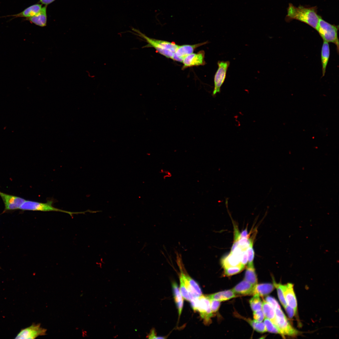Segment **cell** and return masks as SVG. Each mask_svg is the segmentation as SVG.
<instances>
[{
	"mask_svg": "<svg viewBox=\"0 0 339 339\" xmlns=\"http://www.w3.org/2000/svg\"><path fill=\"white\" fill-rule=\"evenodd\" d=\"M0 196L5 205V211L19 209L25 201L20 197L8 194L0 191Z\"/></svg>",
	"mask_w": 339,
	"mask_h": 339,
	"instance_id": "obj_9",
	"label": "cell"
},
{
	"mask_svg": "<svg viewBox=\"0 0 339 339\" xmlns=\"http://www.w3.org/2000/svg\"><path fill=\"white\" fill-rule=\"evenodd\" d=\"M249 303L253 312L262 309V302L260 296L254 295L253 297L250 300Z\"/></svg>",
	"mask_w": 339,
	"mask_h": 339,
	"instance_id": "obj_24",
	"label": "cell"
},
{
	"mask_svg": "<svg viewBox=\"0 0 339 339\" xmlns=\"http://www.w3.org/2000/svg\"><path fill=\"white\" fill-rule=\"evenodd\" d=\"M207 43L206 42L193 45H178L172 59L175 61L182 62L184 57L192 53L196 48Z\"/></svg>",
	"mask_w": 339,
	"mask_h": 339,
	"instance_id": "obj_11",
	"label": "cell"
},
{
	"mask_svg": "<svg viewBox=\"0 0 339 339\" xmlns=\"http://www.w3.org/2000/svg\"><path fill=\"white\" fill-rule=\"evenodd\" d=\"M244 280L254 285L257 284V278L254 267L247 266Z\"/></svg>",
	"mask_w": 339,
	"mask_h": 339,
	"instance_id": "obj_22",
	"label": "cell"
},
{
	"mask_svg": "<svg viewBox=\"0 0 339 339\" xmlns=\"http://www.w3.org/2000/svg\"><path fill=\"white\" fill-rule=\"evenodd\" d=\"M254 286L244 279L236 285L232 290L236 295H252Z\"/></svg>",
	"mask_w": 339,
	"mask_h": 339,
	"instance_id": "obj_14",
	"label": "cell"
},
{
	"mask_svg": "<svg viewBox=\"0 0 339 339\" xmlns=\"http://www.w3.org/2000/svg\"><path fill=\"white\" fill-rule=\"evenodd\" d=\"M211 308L213 313L216 312L219 309L220 302L213 299H210Z\"/></svg>",
	"mask_w": 339,
	"mask_h": 339,
	"instance_id": "obj_32",
	"label": "cell"
},
{
	"mask_svg": "<svg viewBox=\"0 0 339 339\" xmlns=\"http://www.w3.org/2000/svg\"><path fill=\"white\" fill-rule=\"evenodd\" d=\"M240 236L241 237L248 238L249 237V234H248L247 228H246L245 229L243 230L240 233Z\"/></svg>",
	"mask_w": 339,
	"mask_h": 339,
	"instance_id": "obj_36",
	"label": "cell"
},
{
	"mask_svg": "<svg viewBox=\"0 0 339 339\" xmlns=\"http://www.w3.org/2000/svg\"><path fill=\"white\" fill-rule=\"evenodd\" d=\"M42 8V4H36L32 5L21 12L14 14L7 15L3 17H13L14 18H26V19L31 18L37 14Z\"/></svg>",
	"mask_w": 339,
	"mask_h": 339,
	"instance_id": "obj_15",
	"label": "cell"
},
{
	"mask_svg": "<svg viewBox=\"0 0 339 339\" xmlns=\"http://www.w3.org/2000/svg\"><path fill=\"white\" fill-rule=\"evenodd\" d=\"M277 326L281 331L283 336L284 335L291 336H296L299 332L290 324L285 314L281 308L275 309Z\"/></svg>",
	"mask_w": 339,
	"mask_h": 339,
	"instance_id": "obj_6",
	"label": "cell"
},
{
	"mask_svg": "<svg viewBox=\"0 0 339 339\" xmlns=\"http://www.w3.org/2000/svg\"><path fill=\"white\" fill-rule=\"evenodd\" d=\"M273 284L274 287L277 290V295L279 300L282 305L285 308L288 305L285 299L283 291L282 288V284L276 283L273 278Z\"/></svg>",
	"mask_w": 339,
	"mask_h": 339,
	"instance_id": "obj_25",
	"label": "cell"
},
{
	"mask_svg": "<svg viewBox=\"0 0 339 339\" xmlns=\"http://www.w3.org/2000/svg\"><path fill=\"white\" fill-rule=\"evenodd\" d=\"M218 67L214 75V88L213 95H215L220 92L221 87L224 83L226 76L227 72L229 66V61H218L217 63Z\"/></svg>",
	"mask_w": 339,
	"mask_h": 339,
	"instance_id": "obj_7",
	"label": "cell"
},
{
	"mask_svg": "<svg viewBox=\"0 0 339 339\" xmlns=\"http://www.w3.org/2000/svg\"><path fill=\"white\" fill-rule=\"evenodd\" d=\"M248 263V255L247 249L243 250L240 258V265L245 267Z\"/></svg>",
	"mask_w": 339,
	"mask_h": 339,
	"instance_id": "obj_33",
	"label": "cell"
},
{
	"mask_svg": "<svg viewBox=\"0 0 339 339\" xmlns=\"http://www.w3.org/2000/svg\"><path fill=\"white\" fill-rule=\"evenodd\" d=\"M330 50L328 42L323 41L321 51V61L322 65V76L325 75L329 58Z\"/></svg>",
	"mask_w": 339,
	"mask_h": 339,
	"instance_id": "obj_20",
	"label": "cell"
},
{
	"mask_svg": "<svg viewBox=\"0 0 339 339\" xmlns=\"http://www.w3.org/2000/svg\"><path fill=\"white\" fill-rule=\"evenodd\" d=\"M53 201H48L46 202L42 203L31 201H26L21 205L19 209L23 210H30L41 211H56L66 213L72 216V214L81 213L72 212L63 210L52 206Z\"/></svg>",
	"mask_w": 339,
	"mask_h": 339,
	"instance_id": "obj_5",
	"label": "cell"
},
{
	"mask_svg": "<svg viewBox=\"0 0 339 339\" xmlns=\"http://www.w3.org/2000/svg\"><path fill=\"white\" fill-rule=\"evenodd\" d=\"M253 243L251 244L247 249L248 255V263L247 266L254 267V251L253 248Z\"/></svg>",
	"mask_w": 339,
	"mask_h": 339,
	"instance_id": "obj_29",
	"label": "cell"
},
{
	"mask_svg": "<svg viewBox=\"0 0 339 339\" xmlns=\"http://www.w3.org/2000/svg\"><path fill=\"white\" fill-rule=\"evenodd\" d=\"M205 52L201 51L196 53H192L185 56L183 60V66L182 68L188 67L203 65L205 64L204 61Z\"/></svg>",
	"mask_w": 339,
	"mask_h": 339,
	"instance_id": "obj_10",
	"label": "cell"
},
{
	"mask_svg": "<svg viewBox=\"0 0 339 339\" xmlns=\"http://www.w3.org/2000/svg\"><path fill=\"white\" fill-rule=\"evenodd\" d=\"M190 302L193 310L199 312L204 324L208 325L211 323V318L213 314L211 308L210 299L207 296L202 294Z\"/></svg>",
	"mask_w": 339,
	"mask_h": 339,
	"instance_id": "obj_3",
	"label": "cell"
},
{
	"mask_svg": "<svg viewBox=\"0 0 339 339\" xmlns=\"http://www.w3.org/2000/svg\"><path fill=\"white\" fill-rule=\"evenodd\" d=\"M147 336L148 338L151 339H164L165 338L163 337L157 336L154 329L151 330L150 333Z\"/></svg>",
	"mask_w": 339,
	"mask_h": 339,
	"instance_id": "obj_35",
	"label": "cell"
},
{
	"mask_svg": "<svg viewBox=\"0 0 339 339\" xmlns=\"http://www.w3.org/2000/svg\"><path fill=\"white\" fill-rule=\"evenodd\" d=\"M56 0H40V2L43 4L47 5L52 3Z\"/></svg>",
	"mask_w": 339,
	"mask_h": 339,
	"instance_id": "obj_37",
	"label": "cell"
},
{
	"mask_svg": "<svg viewBox=\"0 0 339 339\" xmlns=\"http://www.w3.org/2000/svg\"><path fill=\"white\" fill-rule=\"evenodd\" d=\"M289 316L290 318H292L294 315L296 314V312L294 309L287 305L284 308Z\"/></svg>",
	"mask_w": 339,
	"mask_h": 339,
	"instance_id": "obj_34",
	"label": "cell"
},
{
	"mask_svg": "<svg viewBox=\"0 0 339 339\" xmlns=\"http://www.w3.org/2000/svg\"><path fill=\"white\" fill-rule=\"evenodd\" d=\"M282 288L284 298L287 305L294 309L296 312L297 303L294 291L293 285L290 283L284 285L282 284Z\"/></svg>",
	"mask_w": 339,
	"mask_h": 339,
	"instance_id": "obj_13",
	"label": "cell"
},
{
	"mask_svg": "<svg viewBox=\"0 0 339 339\" xmlns=\"http://www.w3.org/2000/svg\"><path fill=\"white\" fill-rule=\"evenodd\" d=\"M253 317L254 320L259 322H261L265 318V315L262 309L254 311Z\"/></svg>",
	"mask_w": 339,
	"mask_h": 339,
	"instance_id": "obj_30",
	"label": "cell"
},
{
	"mask_svg": "<svg viewBox=\"0 0 339 339\" xmlns=\"http://www.w3.org/2000/svg\"><path fill=\"white\" fill-rule=\"evenodd\" d=\"M46 330L40 326V324H33L22 329L15 339H35L40 336L45 335Z\"/></svg>",
	"mask_w": 339,
	"mask_h": 339,
	"instance_id": "obj_8",
	"label": "cell"
},
{
	"mask_svg": "<svg viewBox=\"0 0 339 339\" xmlns=\"http://www.w3.org/2000/svg\"><path fill=\"white\" fill-rule=\"evenodd\" d=\"M242 318L247 322L256 331L262 333L267 331L265 324L262 322H259L254 320H252L250 319L244 317Z\"/></svg>",
	"mask_w": 339,
	"mask_h": 339,
	"instance_id": "obj_23",
	"label": "cell"
},
{
	"mask_svg": "<svg viewBox=\"0 0 339 339\" xmlns=\"http://www.w3.org/2000/svg\"><path fill=\"white\" fill-rule=\"evenodd\" d=\"M274 288V285L271 283L257 284L254 286L252 295L264 296L271 293Z\"/></svg>",
	"mask_w": 339,
	"mask_h": 339,
	"instance_id": "obj_17",
	"label": "cell"
},
{
	"mask_svg": "<svg viewBox=\"0 0 339 339\" xmlns=\"http://www.w3.org/2000/svg\"><path fill=\"white\" fill-rule=\"evenodd\" d=\"M47 5L42 7L40 11L36 15L26 20L38 26L44 27L46 26L47 20Z\"/></svg>",
	"mask_w": 339,
	"mask_h": 339,
	"instance_id": "obj_16",
	"label": "cell"
},
{
	"mask_svg": "<svg viewBox=\"0 0 339 339\" xmlns=\"http://www.w3.org/2000/svg\"><path fill=\"white\" fill-rule=\"evenodd\" d=\"M207 296L210 299H213L220 302L227 300L238 296L232 289L218 292Z\"/></svg>",
	"mask_w": 339,
	"mask_h": 339,
	"instance_id": "obj_18",
	"label": "cell"
},
{
	"mask_svg": "<svg viewBox=\"0 0 339 339\" xmlns=\"http://www.w3.org/2000/svg\"><path fill=\"white\" fill-rule=\"evenodd\" d=\"M262 310L265 317L269 319L277 327V323L275 311L273 308L265 300H263Z\"/></svg>",
	"mask_w": 339,
	"mask_h": 339,
	"instance_id": "obj_21",
	"label": "cell"
},
{
	"mask_svg": "<svg viewBox=\"0 0 339 339\" xmlns=\"http://www.w3.org/2000/svg\"><path fill=\"white\" fill-rule=\"evenodd\" d=\"M265 300L274 309L277 308H281L277 301L273 297L268 296L266 298Z\"/></svg>",
	"mask_w": 339,
	"mask_h": 339,
	"instance_id": "obj_31",
	"label": "cell"
},
{
	"mask_svg": "<svg viewBox=\"0 0 339 339\" xmlns=\"http://www.w3.org/2000/svg\"><path fill=\"white\" fill-rule=\"evenodd\" d=\"M135 34L145 40L147 44L143 48L153 47L158 53L168 58L172 59L178 45L174 42L149 38L139 30L133 28Z\"/></svg>",
	"mask_w": 339,
	"mask_h": 339,
	"instance_id": "obj_2",
	"label": "cell"
},
{
	"mask_svg": "<svg viewBox=\"0 0 339 339\" xmlns=\"http://www.w3.org/2000/svg\"><path fill=\"white\" fill-rule=\"evenodd\" d=\"M264 324L265 325L267 331L272 333L279 334L283 336L279 328L269 319L266 317L265 318Z\"/></svg>",
	"mask_w": 339,
	"mask_h": 339,
	"instance_id": "obj_26",
	"label": "cell"
},
{
	"mask_svg": "<svg viewBox=\"0 0 339 339\" xmlns=\"http://www.w3.org/2000/svg\"><path fill=\"white\" fill-rule=\"evenodd\" d=\"M180 291L183 297L186 300L190 301L191 300L189 293L182 277L180 275Z\"/></svg>",
	"mask_w": 339,
	"mask_h": 339,
	"instance_id": "obj_28",
	"label": "cell"
},
{
	"mask_svg": "<svg viewBox=\"0 0 339 339\" xmlns=\"http://www.w3.org/2000/svg\"><path fill=\"white\" fill-rule=\"evenodd\" d=\"M338 28V26L329 23L320 16L316 30L324 41L335 44L337 47L338 53L339 45L337 35Z\"/></svg>",
	"mask_w": 339,
	"mask_h": 339,
	"instance_id": "obj_4",
	"label": "cell"
},
{
	"mask_svg": "<svg viewBox=\"0 0 339 339\" xmlns=\"http://www.w3.org/2000/svg\"><path fill=\"white\" fill-rule=\"evenodd\" d=\"M317 9L316 6L307 8L300 5L296 7L290 3L285 20L289 22L296 19L307 24L316 30L320 16L317 13Z\"/></svg>",
	"mask_w": 339,
	"mask_h": 339,
	"instance_id": "obj_1",
	"label": "cell"
},
{
	"mask_svg": "<svg viewBox=\"0 0 339 339\" xmlns=\"http://www.w3.org/2000/svg\"><path fill=\"white\" fill-rule=\"evenodd\" d=\"M244 268L241 266L225 267L223 268L224 274L226 276H231L239 273Z\"/></svg>",
	"mask_w": 339,
	"mask_h": 339,
	"instance_id": "obj_27",
	"label": "cell"
},
{
	"mask_svg": "<svg viewBox=\"0 0 339 339\" xmlns=\"http://www.w3.org/2000/svg\"><path fill=\"white\" fill-rule=\"evenodd\" d=\"M174 299L178 309L179 316L180 317L183 306V298L178 285L175 282L172 283Z\"/></svg>",
	"mask_w": 339,
	"mask_h": 339,
	"instance_id": "obj_19",
	"label": "cell"
},
{
	"mask_svg": "<svg viewBox=\"0 0 339 339\" xmlns=\"http://www.w3.org/2000/svg\"><path fill=\"white\" fill-rule=\"evenodd\" d=\"M243 251L240 247H238L222 259L221 264L223 268L239 266H242L240 265V258Z\"/></svg>",
	"mask_w": 339,
	"mask_h": 339,
	"instance_id": "obj_12",
	"label": "cell"
}]
</instances>
